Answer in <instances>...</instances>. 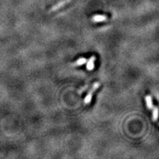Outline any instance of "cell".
Segmentation results:
<instances>
[{
  "label": "cell",
  "instance_id": "cell-2",
  "mask_svg": "<svg viewBox=\"0 0 159 159\" xmlns=\"http://www.w3.org/2000/svg\"><path fill=\"white\" fill-rule=\"evenodd\" d=\"M70 1H71V0H64V1H62V2H60L58 3L57 5H55V6H53L52 8L50 10V12H53V11L58 10V9L61 8L62 7L65 6L66 4L69 3Z\"/></svg>",
  "mask_w": 159,
  "mask_h": 159
},
{
  "label": "cell",
  "instance_id": "cell-7",
  "mask_svg": "<svg viewBox=\"0 0 159 159\" xmlns=\"http://www.w3.org/2000/svg\"><path fill=\"white\" fill-rule=\"evenodd\" d=\"M158 108H154V109H153V120L155 121V122L157 121V119H158Z\"/></svg>",
  "mask_w": 159,
  "mask_h": 159
},
{
  "label": "cell",
  "instance_id": "cell-8",
  "mask_svg": "<svg viewBox=\"0 0 159 159\" xmlns=\"http://www.w3.org/2000/svg\"><path fill=\"white\" fill-rule=\"evenodd\" d=\"M88 88V85H86V86H85L84 87H82V88H81L78 91V93H79V94H81L82 92H85V91H86Z\"/></svg>",
  "mask_w": 159,
  "mask_h": 159
},
{
  "label": "cell",
  "instance_id": "cell-3",
  "mask_svg": "<svg viewBox=\"0 0 159 159\" xmlns=\"http://www.w3.org/2000/svg\"><path fill=\"white\" fill-rule=\"evenodd\" d=\"M96 58L95 56H92L89 58V60H88L86 64V69L88 70V71H92V70L94 69V62H95Z\"/></svg>",
  "mask_w": 159,
  "mask_h": 159
},
{
  "label": "cell",
  "instance_id": "cell-5",
  "mask_svg": "<svg viewBox=\"0 0 159 159\" xmlns=\"http://www.w3.org/2000/svg\"><path fill=\"white\" fill-rule=\"evenodd\" d=\"M145 101H146V105L148 109H153V100H152V96L147 95L145 96Z\"/></svg>",
  "mask_w": 159,
  "mask_h": 159
},
{
  "label": "cell",
  "instance_id": "cell-6",
  "mask_svg": "<svg viewBox=\"0 0 159 159\" xmlns=\"http://www.w3.org/2000/svg\"><path fill=\"white\" fill-rule=\"evenodd\" d=\"M86 59L85 58H79L77 61H75V63L72 64L73 66H82L84 63H86Z\"/></svg>",
  "mask_w": 159,
  "mask_h": 159
},
{
  "label": "cell",
  "instance_id": "cell-4",
  "mask_svg": "<svg viewBox=\"0 0 159 159\" xmlns=\"http://www.w3.org/2000/svg\"><path fill=\"white\" fill-rule=\"evenodd\" d=\"M108 19V17L103 15H95L92 18V21L94 22H105Z\"/></svg>",
  "mask_w": 159,
  "mask_h": 159
},
{
  "label": "cell",
  "instance_id": "cell-1",
  "mask_svg": "<svg viewBox=\"0 0 159 159\" xmlns=\"http://www.w3.org/2000/svg\"><path fill=\"white\" fill-rule=\"evenodd\" d=\"M100 82H96L94 83V84H93V86L92 87V88H91V90L89 92H88V94H87V95L86 97H85V100H84V103L86 105H88V104H90L91 102H92V96H93V93H94L95 91L100 86Z\"/></svg>",
  "mask_w": 159,
  "mask_h": 159
}]
</instances>
